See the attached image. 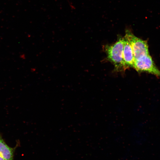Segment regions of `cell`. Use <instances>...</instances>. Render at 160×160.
<instances>
[{
  "label": "cell",
  "mask_w": 160,
  "mask_h": 160,
  "mask_svg": "<svg viewBox=\"0 0 160 160\" xmlns=\"http://www.w3.org/2000/svg\"><path fill=\"white\" fill-rule=\"evenodd\" d=\"M123 38H120L115 43L106 45L105 47L107 58L114 65L116 71H125L127 69L123 59Z\"/></svg>",
  "instance_id": "obj_1"
},
{
  "label": "cell",
  "mask_w": 160,
  "mask_h": 160,
  "mask_svg": "<svg viewBox=\"0 0 160 160\" xmlns=\"http://www.w3.org/2000/svg\"><path fill=\"white\" fill-rule=\"evenodd\" d=\"M125 36L128 39L131 45L135 60L150 54L147 41L137 37L128 30L126 31Z\"/></svg>",
  "instance_id": "obj_2"
},
{
  "label": "cell",
  "mask_w": 160,
  "mask_h": 160,
  "mask_svg": "<svg viewBox=\"0 0 160 160\" xmlns=\"http://www.w3.org/2000/svg\"><path fill=\"white\" fill-rule=\"evenodd\" d=\"M133 68L138 72H146L160 76V71L150 54L135 60Z\"/></svg>",
  "instance_id": "obj_3"
},
{
  "label": "cell",
  "mask_w": 160,
  "mask_h": 160,
  "mask_svg": "<svg viewBox=\"0 0 160 160\" xmlns=\"http://www.w3.org/2000/svg\"><path fill=\"white\" fill-rule=\"evenodd\" d=\"M123 56L125 65L127 68H133L135 58L131 45L127 38L124 36L123 38Z\"/></svg>",
  "instance_id": "obj_4"
},
{
  "label": "cell",
  "mask_w": 160,
  "mask_h": 160,
  "mask_svg": "<svg viewBox=\"0 0 160 160\" xmlns=\"http://www.w3.org/2000/svg\"><path fill=\"white\" fill-rule=\"evenodd\" d=\"M17 145L12 148L4 141L0 133V156L5 160H13L14 154Z\"/></svg>",
  "instance_id": "obj_5"
},
{
  "label": "cell",
  "mask_w": 160,
  "mask_h": 160,
  "mask_svg": "<svg viewBox=\"0 0 160 160\" xmlns=\"http://www.w3.org/2000/svg\"><path fill=\"white\" fill-rule=\"evenodd\" d=\"M0 160H5L1 156H0Z\"/></svg>",
  "instance_id": "obj_6"
}]
</instances>
